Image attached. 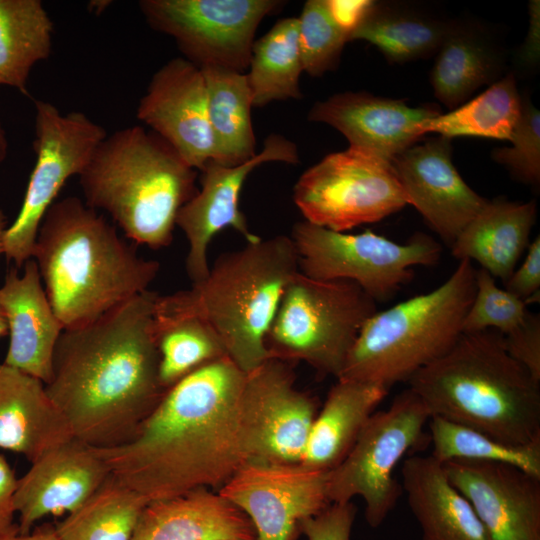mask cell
Returning a JSON list of instances; mask_svg holds the SVG:
<instances>
[{
    "instance_id": "28",
    "label": "cell",
    "mask_w": 540,
    "mask_h": 540,
    "mask_svg": "<svg viewBox=\"0 0 540 540\" xmlns=\"http://www.w3.org/2000/svg\"><path fill=\"white\" fill-rule=\"evenodd\" d=\"M503 64L502 52L480 28L454 22L431 71L434 94L455 109L483 85L496 82Z\"/></svg>"
},
{
    "instance_id": "24",
    "label": "cell",
    "mask_w": 540,
    "mask_h": 540,
    "mask_svg": "<svg viewBox=\"0 0 540 540\" xmlns=\"http://www.w3.org/2000/svg\"><path fill=\"white\" fill-rule=\"evenodd\" d=\"M73 437L44 382L0 363V448L33 462Z\"/></svg>"
},
{
    "instance_id": "9",
    "label": "cell",
    "mask_w": 540,
    "mask_h": 540,
    "mask_svg": "<svg viewBox=\"0 0 540 540\" xmlns=\"http://www.w3.org/2000/svg\"><path fill=\"white\" fill-rule=\"evenodd\" d=\"M290 238L300 273L316 280L352 281L376 303L394 297L413 279V267L435 265L442 252L434 238L421 232L397 243L370 230L348 234L305 220L294 224Z\"/></svg>"
},
{
    "instance_id": "42",
    "label": "cell",
    "mask_w": 540,
    "mask_h": 540,
    "mask_svg": "<svg viewBox=\"0 0 540 540\" xmlns=\"http://www.w3.org/2000/svg\"><path fill=\"white\" fill-rule=\"evenodd\" d=\"M526 256L506 282L505 290L522 299L526 305L538 302L540 296V238L530 242Z\"/></svg>"
},
{
    "instance_id": "19",
    "label": "cell",
    "mask_w": 540,
    "mask_h": 540,
    "mask_svg": "<svg viewBox=\"0 0 540 540\" xmlns=\"http://www.w3.org/2000/svg\"><path fill=\"white\" fill-rule=\"evenodd\" d=\"M492 540H540V477L485 461L442 463Z\"/></svg>"
},
{
    "instance_id": "26",
    "label": "cell",
    "mask_w": 540,
    "mask_h": 540,
    "mask_svg": "<svg viewBox=\"0 0 540 540\" xmlns=\"http://www.w3.org/2000/svg\"><path fill=\"white\" fill-rule=\"evenodd\" d=\"M536 216L535 201H487L452 244L451 253L458 260L476 261L504 283L530 244Z\"/></svg>"
},
{
    "instance_id": "50",
    "label": "cell",
    "mask_w": 540,
    "mask_h": 540,
    "mask_svg": "<svg viewBox=\"0 0 540 540\" xmlns=\"http://www.w3.org/2000/svg\"><path fill=\"white\" fill-rule=\"evenodd\" d=\"M109 4V1H93L91 2L90 6L92 7L91 11L92 12H98L100 13L104 8H106Z\"/></svg>"
},
{
    "instance_id": "41",
    "label": "cell",
    "mask_w": 540,
    "mask_h": 540,
    "mask_svg": "<svg viewBox=\"0 0 540 540\" xmlns=\"http://www.w3.org/2000/svg\"><path fill=\"white\" fill-rule=\"evenodd\" d=\"M356 507L352 502L331 503L302 525L306 540H350Z\"/></svg>"
},
{
    "instance_id": "45",
    "label": "cell",
    "mask_w": 540,
    "mask_h": 540,
    "mask_svg": "<svg viewBox=\"0 0 540 540\" xmlns=\"http://www.w3.org/2000/svg\"><path fill=\"white\" fill-rule=\"evenodd\" d=\"M539 1L529 3L530 24L526 39L518 53L519 64L534 67L539 61Z\"/></svg>"
},
{
    "instance_id": "13",
    "label": "cell",
    "mask_w": 540,
    "mask_h": 540,
    "mask_svg": "<svg viewBox=\"0 0 540 540\" xmlns=\"http://www.w3.org/2000/svg\"><path fill=\"white\" fill-rule=\"evenodd\" d=\"M278 0H141L148 25L172 37L184 58L199 68L245 73L261 21Z\"/></svg>"
},
{
    "instance_id": "30",
    "label": "cell",
    "mask_w": 540,
    "mask_h": 540,
    "mask_svg": "<svg viewBox=\"0 0 540 540\" xmlns=\"http://www.w3.org/2000/svg\"><path fill=\"white\" fill-rule=\"evenodd\" d=\"M54 25L40 0H0V85L27 93L33 66L49 58Z\"/></svg>"
},
{
    "instance_id": "17",
    "label": "cell",
    "mask_w": 540,
    "mask_h": 540,
    "mask_svg": "<svg viewBox=\"0 0 540 540\" xmlns=\"http://www.w3.org/2000/svg\"><path fill=\"white\" fill-rule=\"evenodd\" d=\"M136 116L195 170L217 160L203 72L184 57L169 60L154 73Z\"/></svg>"
},
{
    "instance_id": "21",
    "label": "cell",
    "mask_w": 540,
    "mask_h": 540,
    "mask_svg": "<svg viewBox=\"0 0 540 540\" xmlns=\"http://www.w3.org/2000/svg\"><path fill=\"white\" fill-rule=\"evenodd\" d=\"M439 114L433 107H411L400 99L348 91L317 101L308 120L335 128L350 148L391 161L423 136L425 121Z\"/></svg>"
},
{
    "instance_id": "15",
    "label": "cell",
    "mask_w": 540,
    "mask_h": 540,
    "mask_svg": "<svg viewBox=\"0 0 540 540\" xmlns=\"http://www.w3.org/2000/svg\"><path fill=\"white\" fill-rule=\"evenodd\" d=\"M328 475L301 463L247 461L217 492L248 516L256 540H298L304 521L331 504Z\"/></svg>"
},
{
    "instance_id": "38",
    "label": "cell",
    "mask_w": 540,
    "mask_h": 540,
    "mask_svg": "<svg viewBox=\"0 0 540 540\" xmlns=\"http://www.w3.org/2000/svg\"><path fill=\"white\" fill-rule=\"evenodd\" d=\"M525 302L496 285L486 270H476V290L462 323L463 332L493 329L506 335L528 314Z\"/></svg>"
},
{
    "instance_id": "1",
    "label": "cell",
    "mask_w": 540,
    "mask_h": 540,
    "mask_svg": "<svg viewBox=\"0 0 540 540\" xmlns=\"http://www.w3.org/2000/svg\"><path fill=\"white\" fill-rule=\"evenodd\" d=\"M245 377L227 356L205 364L166 390L129 441L94 448L112 475L149 501L218 491L246 462Z\"/></svg>"
},
{
    "instance_id": "31",
    "label": "cell",
    "mask_w": 540,
    "mask_h": 540,
    "mask_svg": "<svg viewBox=\"0 0 540 540\" xmlns=\"http://www.w3.org/2000/svg\"><path fill=\"white\" fill-rule=\"evenodd\" d=\"M453 24V21L374 2L349 41L365 40L390 62L403 63L437 53Z\"/></svg>"
},
{
    "instance_id": "3",
    "label": "cell",
    "mask_w": 540,
    "mask_h": 540,
    "mask_svg": "<svg viewBox=\"0 0 540 540\" xmlns=\"http://www.w3.org/2000/svg\"><path fill=\"white\" fill-rule=\"evenodd\" d=\"M32 258L63 329L88 325L149 290L160 270L76 196L48 209Z\"/></svg>"
},
{
    "instance_id": "33",
    "label": "cell",
    "mask_w": 540,
    "mask_h": 540,
    "mask_svg": "<svg viewBox=\"0 0 540 540\" xmlns=\"http://www.w3.org/2000/svg\"><path fill=\"white\" fill-rule=\"evenodd\" d=\"M150 501L110 474L76 510L55 525L60 540H131Z\"/></svg>"
},
{
    "instance_id": "40",
    "label": "cell",
    "mask_w": 540,
    "mask_h": 540,
    "mask_svg": "<svg viewBox=\"0 0 540 540\" xmlns=\"http://www.w3.org/2000/svg\"><path fill=\"white\" fill-rule=\"evenodd\" d=\"M508 354L540 382V317L528 312L525 320L503 335Z\"/></svg>"
},
{
    "instance_id": "11",
    "label": "cell",
    "mask_w": 540,
    "mask_h": 540,
    "mask_svg": "<svg viewBox=\"0 0 540 540\" xmlns=\"http://www.w3.org/2000/svg\"><path fill=\"white\" fill-rule=\"evenodd\" d=\"M293 201L305 221L336 232L379 222L407 205L391 161L350 147L305 170Z\"/></svg>"
},
{
    "instance_id": "48",
    "label": "cell",
    "mask_w": 540,
    "mask_h": 540,
    "mask_svg": "<svg viewBox=\"0 0 540 540\" xmlns=\"http://www.w3.org/2000/svg\"><path fill=\"white\" fill-rule=\"evenodd\" d=\"M8 221L5 213L0 208V255L3 254V235L6 230Z\"/></svg>"
},
{
    "instance_id": "2",
    "label": "cell",
    "mask_w": 540,
    "mask_h": 540,
    "mask_svg": "<svg viewBox=\"0 0 540 540\" xmlns=\"http://www.w3.org/2000/svg\"><path fill=\"white\" fill-rule=\"evenodd\" d=\"M158 295L147 290L60 335L45 388L73 436L91 447L129 441L166 392L153 334Z\"/></svg>"
},
{
    "instance_id": "7",
    "label": "cell",
    "mask_w": 540,
    "mask_h": 540,
    "mask_svg": "<svg viewBox=\"0 0 540 540\" xmlns=\"http://www.w3.org/2000/svg\"><path fill=\"white\" fill-rule=\"evenodd\" d=\"M476 290V269L463 259L434 290L376 311L362 326L338 377L390 389L407 382L456 343Z\"/></svg>"
},
{
    "instance_id": "10",
    "label": "cell",
    "mask_w": 540,
    "mask_h": 540,
    "mask_svg": "<svg viewBox=\"0 0 540 540\" xmlns=\"http://www.w3.org/2000/svg\"><path fill=\"white\" fill-rule=\"evenodd\" d=\"M429 419L428 409L409 388L387 409L375 411L347 456L329 471L330 503L343 504L361 497L366 522L378 528L403 493L394 477L395 468L404 455L423 442Z\"/></svg>"
},
{
    "instance_id": "39",
    "label": "cell",
    "mask_w": 540,
    "mask_h": 540,
    "mask_svg": "<svg viewBox=\"0 0 540 540\" xmlns=\"http://www.w3.org/2000/svg\"><path fill=\"white\" fill-rule=\"evenodd\" d=\"M510 147L495 149L492 158L504 165L520 182L540 181V113L527 97H522L521 116L508 140Z\"/></svg>"
},
{
    "instance_id": "5",
    "label": "cell",
    "mask_w": 540,
    "mask_h": 540,
    "mask_svg": "<svg viewBox=\"0 0 540 540\" xmlns=\"http://www.w3.org/2000/svg\"><path fill=\"white\" fill-rule=\"evenodd\" d=\"M298 271L290 236L261 238L221 254L189 289L158 295L154 312L204 320L247 374L269 359L266 334L285 286Z\"/></svg>"
},
{
    "instance_id": "8",
    "label": "cell",
    "mask_w": 540,
    "mask_h": 540,
    "mask_svg": "<svg viewBox=\"0 0 540 540\" xmlns=\"http://www.w3.org/2000/svg\"><path fill=\"white\" fill-rule=\"evenodd\" d=\"M377 303L349 280L323 281L299 271L284 288L265 338L269 358L303 361L319 376H340Z\"/></svg>"
},
{
    "instance_id": "36",
    "label": "cell",
    "mask_w": 540,
    "mask_h": 540,
    "mask_svg": "<svg viewBox=\"0 0 540 540\" xmlns=\"http://www.w3.org/2000/svg\"><path fill=\"white\" fill-rule=\"evenodd\" d=\"M431 455L440 463L450 460L508 464L540 477V443L511 445L482 432L438 416L428 421Z\"/></svg>"
},
{
    "instance_id": "16",
    "label": "cell",
    "mask_w": 540,
    "mask_h": 540,
    "mask_svg": "<svg viewBox=\"0 0 540 540\" xmlns=\"http://www.w3.org/2000/svg\"><path fill=\"white\" fill-rule=\"evenodd\" d=\"M273 161L298 164L296 144L273 133L265 139L262 151L250 160L234 166L210 160L199 171L201 187L180 209L176 219V226L183 231L188 242L185 265L192 283L199 282L208 275V247L221 230L230 227L247 243L261 239L251 232L239 208V199L251 171L263 163Z\"/></svg>"
},
{
    "instance_id": "25",
    "label": "cell",
    "mask_w": 540,
    "mask_h": 540,
    "mask_svg": "<svg viewBox=\"0 0 540 540\" xmlns=\"http://www.w3.org/2000/svg\"><path fill=\"white\" fill-rule=\"evenodd\" d=\"M401 474L421 540H492L470 502L431 454L405 459Z\"/></svg>"
},
{
    "instance_id": "18",
    "label": "cell",
    "mask_w": 540,
    "mask_h": 540,
    "mask_svg": "<svg viewBox=\"0 0 540 540\" xmlns=\"http://www.w3.org/2000/svg\"><path fill=\"white\" fill-rule=\"evenodd\" d=\"M391 163L407 204L450 247L488 201L455 168L449 138L440 136L414 144Z\"/></svg>"
},
{
    "instance_id": "27",
    "label": "cell",
    "mask_w": 540,
    "mask_h": 540,
    "mask_svg": "<svg viewBox=\"0 0 540 540\" xmlns=\"http://www.w3.org/2000/svg\"><path fill=\"white\" fill-rule=\"evenodd\" d=\"M388 391L379 384L337 379L315 417L301 464L321 471L338 466Z\"/></svg>"
},
{
    "instance_id": "35",
    "label": "cell",
    "mask_w": 540,
    "mask_h": 540,
    "mask_svg": "<svg viewBox=\"0 0 540 540\" xmlns=\"http://www.w3.org/2000/svg\"><path fill=\"white\" fill-rule=\"evenodd\" d=\"M153 334L159 354V381L165 390L203 365L227 356L215 331L198 317L154 312Z\"/></svg>"
},
{
    "instance_id": "49",
    "label": "cell",
    "mask_w": 540,
    "mask_h": 540,
    "mask_svg": "<svg viewBox=\"0 0 540 540\" xmlns=\"http://www.w3.org/2000/svg\"><path fill=\"white\" fill-rule=\"evenodd\" d=\"M8 335V325L4 310L0 304V338Z\"/></svg>"
},
{
    "instance_id": "4",
    "label": "cell",
    "mask_w": 540,
    "mask_h": 540,
    "mask_svg": "<svg viewBox=\"0 0 540 540\" xmlns=\"http://www.w3.org/2000/svg\"><path fill=\"white\" fill-rule=\"evenodd\" d=\"M407 383L430 417L511 445L540 443V382L508 354L496 330L463 332Z\"/></svg>"
},
{
    "instance_id": "37",
    "label": "cell",
    "mask_w": 540,
    "mask_h": 540,
    "mask_svg": "<svg viewBox=\"0 0 540 540\" xmlns=\"http://www.w3.org/2000/svg\"><path fill=\"white\" fill-rule=\"evenodd\" d=\"M298 19L303 71L321 77L336 69L348 36L333 20L326 0L306 1Z\"/></svg>"
},
{
    "instance_id": "32",
    "label": "cell",
    "mask_w": 540,
    "mask_h": 540,
    "mask_svg": "<svg viewBox=\"0 0 540 540\" xmlns=\"http://www.w3.org/2000/svg\"><path fill=\"white\" fill-rule=\"evenodd\" d=\"M298 36L299 19L287 17L254 41L246 73L253 107L303 97L299 86L303 67Z\"/></svg>"
},
{
    "instance_id": "47",
    "label": "cell",
    "mask_w": 540,
    "mask_h": 540,
    "mask_svg": "<svg viewBox=\"0 0 540 540\" xmlns=\"http://www.w3.org/2000/svg\"><path fill=\"white\" fill-rule=\"evenodd\" d=\"M8 151V142L5 131L0 123V163L5 160Z\"/></svg>"
},
{
    "instance_id": "20",
    "label": "cell",
    "mask_w": 540,
    "mask_h": 540,
    "mask_svg": "<svg viewBox=\"0 0 540 540\" xmlns=\"http://www.w3.org/2000/svg\"><path fill=\"white\" fill-rule=\"evenodd\" d=\"M110 474L95 448L75 437L49 449L18 478L15 508L19 531L29 532L48 515L73 512Z\"/></svg>"
},
{
    "instance_id": "23",
    "label": "cell",
    "mask_w": 540,
    "mask_h": 540,
    "mask_svg": "<svg viewBox=\"0 0 540 540\" xmlns=\"http://www.w3.org/2000/svg\"><path fill=\"white\" fill-rule=\"evenodd\" d=\"M131 540H256L248 516L217 491L197 488L150 501Z\"/></svg>"
},
{
    "instance_id": "6",
    "label": "cell",
    "mask_w": 540,
    "mask_h": 540,
    "mask_svg": "<svg viewBox=\"0 0 540 540\" xmlns=\"http://www.w3.org/2000/svg\"><path fill=\"white\" fill-rule=\"evenodd\" d=\"M197 170L160 136L135 125L108 135L79 175L83 201L126 237L152 249L173 240L180 209L197 193Z\"/></svg>"
},
{
    "instance_id": "22",
    "label": "cell",
    "mask_w": 540,
    "mask_h": 540,
    "mask_svg": "<svg viewBox=\"0 0 540 540\" xmlns=\"http://www.w3.org/2000/svg\"><path fill=\"white\" fill-rule=\"evenodd\" d=\"M23 267L21 275L19 268L11 267L0 287L9 335L3 362L46 384L64 329L49 302L37 263L30 258Z\"/></svg>"
},
{
    "instance_id": "44",
    "label": "cell",
    "mask_w": 540,
    "mask_h": 540,
    "mask_svg": "<svg viewBox=\"0 0 540 540\" xmlns=\"http://www.w3.org/2000/svg\"><path fill=\"white\" fill-rule=\"evenodd\" d=\"M17 482L13 468L6 458L0 455V534L15 524Z\"/></svg>"
},
{
    "instance_id": "34",
    "label": "cell",
    "mask_w": 540,
    "mask_h": 540,
    "mask_svg": "<svg viewBox=\"0 0 540 540\" xmlns=\"http://www.w3.org/2000/svg\"><path fill=\"white\" fill-rule=\"evenodd\" d=\"M521 111L522 97L510 73L450 112L425 121L421 133L434 132L449 139L475 136L509 140Z\"/></svg>"
},
{
    "instance_id": "12",
    "label": "cell",
    "mask_w": 540,
    "mask_h": 540,
    "mask_svg": "<svg viewBox=\"0 0 540 540\" xmlns=\"http://www.w3.org/2000/svg\"><path fill=\"white\" fill-rule=\"evenodd\" d=\"M33 149L36 156L22 206L3 235V255L21 268L32 258L41 222L65 182L80 175L106 130L78 111L62 113L35 100Z\"/></svg>"
},
{
    "instance_id": "14",
    "label": "cell",
    "mask_w": 540,
    "mask_h": 540,
    "mask_svg": "<svg viewBox=\"0 0 540 540\" xmlns=\"http://www.w3.org/2000/svg\"><path fill=\"white\" fill-rule=\"evenodd\" d=\"M291 364L269 358L246 374L240 399L246 462L302 461L318 408L314 397L295 386Z\"/></svg>"
},
{
    "instance_id": "46",
    "label": "cell",
    "mask_w": 540,
    "mask_h": 540,
    "mask_svg": "<svg viewBox=\"0 0 540 540\" xmlns=\"http://www.w3.org/2000/svg\"><path fill=\"white\" fill-rule=\"evenodd\" d=\"M0 540H60L55 525L43 523L27 533H21L15 523L9 529L0 534Z\"/></svg>"
},
{
    "instance_id": "29",
    "label": "cell",
    "mask_w": 540,
    "mask_h": 540,
    "mask_svg": "<svg viewBox=\"0 0 540 540\" xmlns=\"http://www.w3.org/2000/svg\"><path fill=\"white\" fill-rule=\"evenodd\" d=\"M201 70L217 150L215 162L227 166L240 165L257 154L251 120L253 99L246 73L217 67Z\"/></svg>"
},
{
    "instance_id": "43",
    "label": "cell",
    "mask_w": 540,
    "mask_h": 540,
    "mask_svg": "<svg viewBox=\"0 0 540 540\" xmlns=\"http://www.w3.org/2000/svg\"><path fill=\"white\" fill-rule=\"evenodd\" d=\"M374 2L367 0H326V5L333 20L347 34L349 41V36L364 20Z\"/></svg>"
}]
</instances>
